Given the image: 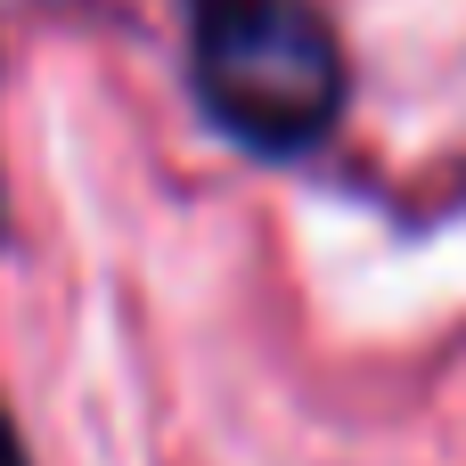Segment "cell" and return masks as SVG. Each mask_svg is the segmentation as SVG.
Masks as SVG:
<instances>
[{"label":"cell","instance_id":"7a4b0ae2","mask_svg":"<svg viewBox=\"0 0 466 466\" xmlns=\"http://www.w3.org/2000/svg\"><path fill=\"white\" fill-rule=\"evenodd\" d=\"M0 466H33L25 442H16V418H8V410H0Z\"/></svg>","mask_w":466,"mask_h":466},{"label":"cell","instance_id":"6da1fadb","mask_svg":"<svg viewBox=\"0 0 466 466\" xmlns=\"http://www.w3.org/2000/svg\"><path fill=\"white\" fill-rule=\"evenodd\" d=\"M188 90L254 156H311L344 123V41L311 0H188Z\"/></svg>","mask_w":466,"mask_h":466}]
</instances>
